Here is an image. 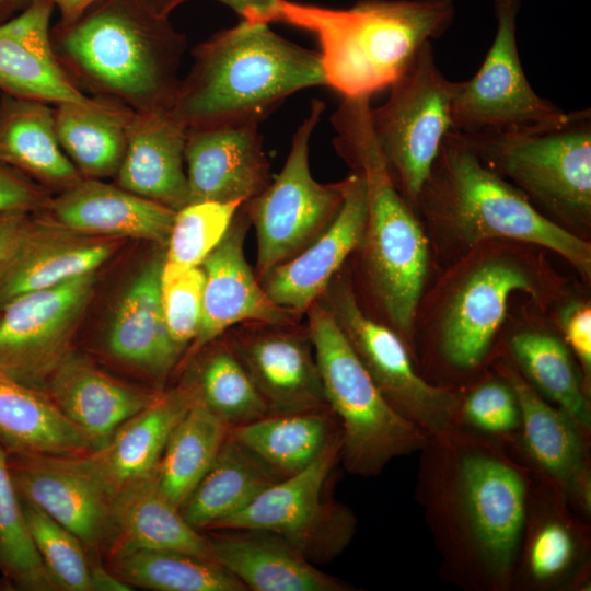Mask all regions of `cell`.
I'll return each instance as SVG.
<instances>
[{
  "instance_id": "obj_32",
  "label": "cell",
  "mask_w": 591,
  "mask_h": 591,
  "mask_svg": "<svg viewBox=\"0 0 591 591\" xmlns=\"http://www.w3.org/2000/svg\"><path fill=\"white\" fill-rule=\"evenodd\" d=\"M0 443L8 454L67 456L94 448L44 391L0 372Z\"/></svg>"
},
{
  "instance_id": "obj_27",
  "label": "cell",
  "mask_w": 591,
  "mask_h": 591,
  "mask_svg": "<svg viewBox=\"0 0 591 591\" xmlns=\"http://www.w3.org/2000/svg\"><path fill=\"white\" fill-rule=\"evenodd\" d=\"M45 392L94 448L161 394L127 385L73 351L51 372Z\"/></svg>"
},
{
  "instance_id": "obj_40",
  "label": "cell",
  "mask_w": 591,
  "mask_h": 591,
  "mask_svg": "<svg viewBox=\"0 0 591 591\" xmlns=\"http://www.w3.org/2000/svg\"><path fill=\"white\" fill-rule=\"evenodd\" d=\"M192 383L198 399L229 428L268 415L264 399L231 348L209 352Z\"/></svg>"
},
{
  "instance_id": "obj_48",
  "label": "cell",
  "mask_w": 591,
  "mask_h": 591,
  "mask_svg": "<svg viewBox=\"0 0 591 591\" xmlns=\"http://www.w3.org/2000/svg\"><path fill=\"white\" fill-rule=\"evenodd\" d=\"M33 213L26 210L0 212V281L16 258L32 230Z\"/></svg>"
},
{
  "instance_id": "obj_26",
  "label": "cell",
  "mask_w": 591,
  "mask_h": 591,
  "mask_svg": "<svg viewBox=\"0 0 591 591\" xmlns=\"http://www.w3.org/2000/svg\"><path fill=\"white\" fill-rule=\"evenodd\" d=\"M164 258L154 257L131 280L120 298L107 334V349L119 362L162 382L183 348L172 339L160 299Z\"/></svg>"
},
{
  "instance_id": "obj_47",
  "label": "cell",
  "mask_w": 591,
  "mask_h": 591,
  "mask_svg": "<svg viewBox=\"0 0 591 591\" xmlns=\"http://www.w3.org/2000/svg\"><path fill=\"white\" fill-rule=\"evenodd\" d=\"M561 327L565 339L578 357L586 384L591 375V309L588 303L577 302L561 313Z\"/></svg>"
},
{
  "instance_id": "obj_24",
  "label": "cell",
  "mask_w": 591,
  "mask_h": 591,
  "mask_svg": "<svg viewBox=\"0 0 591 591\" xmlns=\"http://www.w3.org/2000/svg\"><path fill=\"white\" fill-rule=\"evenodd\" d=\"M499 370L519 405L525 451L563 490L590 511L587 434L566 413L546 403L518 369L503 363Z\"/></svg>"
},
{
  "instance_id": "obj_12",
  "label": "cell",
  "mask_w": 591,
  "mask_h": 591,
  "mask_svg": "<svg viewBox=\"0 0 591 591\" xmlns=\"http://www.w3.org/2000/svg\"><path fill=\"white\" fill-rule=\"evenodd\" d=\"M520 7V0H494V42L472 78L453 81L452 130L530 132L568 118L569 113L533 90L523 71L517 43Z\"/></svg>"
},
{
  "instance_id": "obj_50",
  "label": "cell",
  "mask_w": 591,
  "mask_h": 591,
  "mask_svg": "<svg viewBox=\"0 0 591 591\" xmlns=\"http://www.w3.org/2000/svg\"><path fill=\"white\" fill-rule=\"evenodd\" d=\"M91 591H129L130 584L100 564L90 565Z\"/></svg>"
},
{
  "instance_id": "obj_16",
  "label": "cell",
  "mask_w": 591,
  "mask_h": 591,
  "mask_svg": "<svg viewBox=\"0 0 591 591\" xmlns=\"http://www.w3.org/2000/svg\"><path fill=\"white\" fill-rule=\"evenodd\" d=\"M344 183L341 206L326 229L262 279L267 296L290 314L306 313L348 255L362 245L368 218L366 184L355 171Z\"/></svg>"
},
{
  "instance_id": "obj_9",
  "label": "cell",
  "mask_w": 591,
  "mask_h": 591,
  "mask_svg": "<svg viewBox=\"0 0 591 591\" xmlns=\"http://www.w3.org/2000/svg\"><path fill=\"white\" fill-rule=\"evenodd\" d=\"M340 450L341 437L331 442L305 468L268 486L246 507L211 530L268 532L281 537L313 564L331 561L348 546L356 528L350 510L325 496Z\"/></svg>"
},
{
  "instance_id": "obj_19",
  "label": "cell",
  "mask_w": 591,
  "mask_h": 591,
  "mask_svg": "<svg viewBox=\"0 0 591 591\" xmlns=\"http://www.w3.org/2000/svg\"><path fill=\"white\" fill-rule=\"evenodd\" d=\"M514 291L535 294L531 275L514 262L488 260L468 274L451 299L441 326V347L450 363L471 369L483 360Z\"/></svg>"
},
{
  "instance_id": "obj_31",
  "label": "cell",
  "mask_w": 591,
  "mask_h": 591,
  "mask_svg": "<svg viewBox=\"0 0 591 591\" xmlns=\"http://www.w3.org/2000/svg\"><path fill=\"white\" fill-rule=\"evenodd\" d=\"M0 163L57 192L83 178L58 141L54 107L5 93L0 94Z\"/></svg>"
},
{
  "instance_id": "obj_1",
  "label": "cell",
  "mask_w": 591,
  "mask_h": 591,
  "mask_svg": "<svg viewBox=\"0 0 591 591\" xmlns=\"http://www.w3.org/2000/svg\"><path fill=\"white\" fill-rule=\"evenodd\" d=\"M62 67L86 95L134 112L170 111L187 42L147 0H99L50 30Z\"/></svg>"
},
{
  "instance_id": "obj_10",
  "label": "cell",
  "mask_w": 591,
  "mask_h": 591,
  "mask_svg": "<svg viewBox=\"0 0 591 591\" xmlns=\"http://www.w3.org/2000/svg\"><path fill=\"white\" fill-rule=\"evenodd\" d=\"M324 108L323 102H312L309 115L293 135L280 173L245 202L256 231V270L260 280L315 240L341 206L344 181L318 183L309 165L310 138Z\"/></svg>"
},
{
  "instance_id": "obj_41",
  "label": "cell",
  "mask_w": 591,
  "mask_h": 591,
  "mask_svg": "<svg viewBox=\"0 0 591 591\" xmlns=\"http://www.w3.org/2000/svg\"><path fill=\"white\" fill-rule=\"evenodd\" d=\"M243 205L239 201H197L178 209L167 240L165 264L200 266L222 240Z\"/></svg>"
},
{
  "instance_id": "obj_25",
  "label": "cell",
  "mask_w": 591,
  "mask_h": 591,
  "mask_svg": "<svg viewBox=\"0 0 591 591\" xmlns=\"http://www.w3.org/2000/svg\"><path fill=\"white\" fill-rule=\"evenodd\" d=\"M186 135L187 129L170 111L134 112L115 184L175 211L188 205Z\"/></svg>"
},
{
  "instance_id": "obj_2",
  "label": "cell",
  "mask_w": 591,
  "mask_h": 591,
  "mask_svg": "<svg viewBox=\"0 0 591 591\" xmlns=\"http://www.w3.org/2000/svg\"><path fill=\"white\" fill-rule=\"evenodd\" d=\"M170 109L187 129L257 123L291 94L326 85L320 54L266 23L221 30L196 45Z\"/></svg>"
},
{
  "instance_id": "obj_23",
  "label": "cell",
  "mask_w": 591,
  "mask_h": 591,
  "mask_svg": "<svg viewBox=\"0 0 591 591\" xmlns=\"http://www.w3.org/2000/svg\"><path fill=\"white\" fill-rule=\"evenodd\" d=\"M268 415L329 409L310 334L271 331L232 341Z\"/></svg>"
},
{
  "instance_id": "obj_4",
  "label": "cell",
  "mask_w": 591,
  "mask_h": 591,
  "mask_svg": "<svg viewBox=\"0 0 591 591\" xmlns=\"http://www.w3.org/2000/svg\"><path fill=\"white\" fill-rule=\"evenodd\" d=\"M370 108V97H344L331 119L334 146L366 184L362 245L371 283L390 321L408 335L427 274L428 244L376 143Z\"/></svg>"
},
{
  "instance_id": "obj_49",
  "label": "cell",
  "mask_w": 591,
  "mask_h": 591,
  "mask_svg": "<svg viewBox=\"0 0 591 591\" xmlns=\"http://www.w3.org/2000/svg\"><path fill=\"white\" fill-rule=\"evenodd\" d=\"M192 0H176V7ZM231 8L241 21L247 23H271L279 0H212Z\"/></svg>"
},
{
  "instance_id": "obj_14",
  "label": "cell",
  "mask_w": 591,
  "mask_h": 591,
  "mask_svg": "<svg viewBox=\"0 0 591 591\" xmlns=\"http://www.w3.org/2000/svg\"><path fill=\"white\" fill-rule=\"evenodd\" d=\"M95 273L23 293L0 311V372L45 392L93 297Z\"/></svg>"
},
{
  "instance_id": "obj_11",
  "label": "cell",
  "mask_w": 591,
  "mask_h": 591,
  "mask_svg": "<svg viewBox=\"0 0 591 591\" xmlns=\"http://www.w3.org/2000/svg\"><path fill=\"white\" fill-rule=\"evenodd\" d=\"M334 316L357 357L389 404L433 441L456 432L461 402L419 376L401 337L359 306L345 281L335 280L317 300Z\"/></svg>"
},
{
  "instance_id": "obj_18",
  "label": "cell",
  "mask_w": 591,
  "mask_h": 591,
  "mask_svg": "<svg viewBox=\"0 0 591 591\" xmlns=\"http://www.w3.org/2000/svg\"><path fill=\"white\" fill-rule=\"evenodd\" d=\"M8 464L22 500L72 532L88 552L111 547L115 536L112 497L97 485L56 456L8 454Z\"/></svg>"
},
{
  "instance_id": "obj_34",
  "label": "cell",
  "mask_w": 591,
  "mask_h": 591,
  "mask_svg": "<svg viewBox=\"0 0 591 591\" xmlns=\"http://www.w3.org/2000/svg\"><path fill=\"white\" fill-rule=\"evenodd\" d=\"M134 111L113 101L54 106L58 141L86 178L115 177L123 162Z\"/></svg>"
},
{
  "instance_id": "obj_42",
  "label": "cell",
  "mask_w": 591,
  "mask_h": 591,
  "mask_svg": "<svg viewBox=\"0 0 591 591\" xmlns=\"http://www.w3.org/2000/svg\"><path fill=\"white\" fill-rule=\"evenodd\" d=\"M21 502L35 548L59 589L91 591L90 564L82 542L36 506Z\"/></svg>"
},
{
  "instance_id": "obj_5",
  "label": "cell",
  "mask_w": 591,
  "mask_h": 591,
  "mask_svg": "<svg viewBox=\"0 0 591 591\" xmlns=\"http://www.w3.org/2000/svg\"><path fill=\"white\" fill-rule=\"evenodd\" d=\"M417 205L465 243L500 237L537 244L565 257L584 277L590 276V244L545 217L451 131Z\"/></svg>"
},
{
  "instance_id": "obj_13",
  "label": "cell",
  "mask_w": 591,
  "mask_h": 591,
  "mask_svg": "<svg viewBox=\"0 0 591 591\" xmlns=\"http://www.w3.org/2000/svg\"><path fill=\"white\" fill-rule=\"evenodd\" d=\"M455 521L488 572L507 576L525 523L526 483L507 459L487 449L461 451L454 467Z\"/></svg>"
},
{
  "instance_id": "obj_22",
  "label": "cell",
  "mask_w": 591,
  "mask_h": 591,
  "mask_svg": "<svg viewBox=\"0 0 591 591\" xmlns=\"http://www.w3.org/2000/svg\"><path fill=\"white\" fill-rule=\"evenodd\" d=\"M36 212L70 231L167 243L176 211L117 184L83 177Z\"/></svg>"
},
{
  "instance_id": "obj_6",
  "label": "cell",
  "mask_w": 591,
  "mask_h": 591,
  "mask_svg": "<svg viewBox=\"0 0 591 591\" xmlns=\"http://www.w3.org/2000/svg\"><path fill=\"white\" fill-rule=\"evenodd\" d=\"M306 313L325 398L339 422L346 470L376 475L394 457L428 445V436L384 398L332 313L320 301Z\"/></svg>"
},
{
  "instance_id": "obj_38",
  "label": "cell",
  "mask_w": 591,
  "mask_h": 591,
  "mask_svg": "<svg viewBox=\"0 0 591 591\" xmlns=\"http://www.w3.org/2000/svg\"><path fill=\"white\" fill-rule=\"evenodd\" d=\"M511 349L530 381L587 434L591 409L567 347L556 337L540 332H521Z\"/></svg>"
},
{
  "instance_id": "obj_33",
  "label": "cell",
  "mask_w": 591,
  "mask_h": 591,
  "mask_svg": "<svg viewBox=\"0 0 591 591\" xmlns=\"http://www.w3.org/2000/svg\"><path fill=\"white\" fill-rule=\"evenodd\" d=\"M283 477L228 433L181 512L198 531L211 530Z\"/></svg>"
},
{
  "instance_id": "obj_29",
  "label": "cell",
  "mask_w": 591,
  "mask_h": 591,
  "mask_svg": "<svg viewBox=\"0 0 591 591\" xmlns=\"http://www.w3.org/2000/svg\"><path fill=\"white\" fill-rule=\"evenodd\" d=\"M115 239L80 234L42 216L0 281V311L12 299L95 273L116 248Z\"/></svg>"
},
{
  "instance_id": "obj_44",
  "label": "cell",
  "mask_w": 591,
  "mask_h": 591,
  "mask_svg": "<svg viewBox=\"0 0 591 591\" xmlns=\"http://www.w3.org/2000/svg\"><path fill=\"white\" fill-rule=\"evenodd\" d=\"M460 418L491 433H507L521 426L519 405L507 382H487L476 387L461 404Z\"/></svg>"
},
{
  "instance_id": "obj_8",
  "label": "cell",
  "mask_w": 591,
  "mask_h": 591,
  "mask_svg": "<svg viewBox=\"0 0 591 591\" xmlns=\"http://www.w3.org/2000/svg\"><path fill=\"white\" fill-rule=\"evenodd\" d=\"M452 88L453 81L440 71L428 42L390 86L385 103L370 108L376 143L410 206H417L441 144L452 130Z\"/></svg>"
},
{
  "instance_id": "obj_28",
  "label": "cell",
  "mask_w": 591,
  "mask_h": 591,
  "mask_svg": "<svg viewBox=\"0 0 591 591\" xmlns=\"http://www.w3.org/2000/svg\"><path fill=\"white\" fill-rule=\"evenodd\" d=\"M216 560L247 590L346 591L349 587L311 563L281 537L263 531L211 530Z\"/></svg>"
},
{
  "instance_id": "obj_3",
  "label": "cell",
  "mask_w": 591,
  "mask_h": 591,
  "mask_svg": "<svg viewBox=\"0 0 591 591\" xmlns=\"http://www.w3.org/2000/svg\"><path fill=\"white\" fill-rule=\"evenodd\" d=\"M455 16L453 0H360L346 9L279 0L271 22L312 33L325 83L344 97L390 88Z\"/></svg>"
},
{
  "instance_id": "obj_53",
  "label": "cell",
  "mask_w": 591,
  "mask_h": 591,
  "mask_svg": "<svg viewBox=\"0 0 591 591\" xmlns=\"http://www.w3.org/2000/svg\"><path fill=\"white\" fill-rule=\"evenodd\" d=\"M158 12L170 16L171 12L177 8L176 0H147Z\"/></svg>"
},
{
  "instance_id": "obj_7",
  "label": "cell",
  "mask_w": 591,
  "mask_h": 591,
  "mask_svg": "<svg viewBox=\"0 0 591 591\" xmlns=\"http://www.w3.org/2000/svg\"><path fill=\"white\" fill-rule=\"evenodd\" d=\"M451 132L478 159L510 179L532 202L563 219L591 216V111L569 112L560 125L538 131Z\"/></svg>"
},
{
  "instance_id": "obj_15",
  "label": "cell",
  "mask_w": 591,
  "mask_h": 591,
  "mask_svg": "<svg viewBox=\"0 0 591 591\" xmlns=\"http://www.w3.org/2000/svg\"><path fill=\"white\" fill-rule=\"evenodd\" d=\"M197 399L192 382L161 393L149 406L123 422L101 445L56 456L112 498L127 483L157 470L178 421Z\"/></svg>"
},
{
  "instance_id": "obj_46",
  "label": "cell",
  "mask_w": 591,
  "mask_h": 591,
  "mask_svg": "<svg viewBox=\"0 0 591 591\" xmlns=\"http://www.w3.org/2000/svg\"><path fill=\"white\" fill-rule=\"evenodd\" d=\"M50 198L48 189L15 169L0 163V212L43 209Z\"/></svg>"
},
{
  "instance_id": "obj_36",
  "label": "cell",
  "mask_w": 591,
  "mask_h": 591,
  "mask_svg": "<svg viewBox=\"0 0 591 591\" xmlns=\"http://www.w3.org/2000/svg\"><path fill=\"white\" fill-rule=\"evenodd\" d=\"M229 429L198 397L173 429L157 476L162 493L179 509L211 465Z\"/></svg>"
},
{
  "instance_id": "obj_51",
  "label": "cell",
  "mask_w": 591,
  "mask_h": 591,
  "mask_svg": "<svg viewBox=\"0 0 591 591\" xmlns=\"http://www.w3.org/2000/svg\"><path fill=\"white\" fill-rule=\"evenodd\" d=\"M60 13L58 23L70 24L77 21L99 0H50Z\"/></svg>"
},
{
  "instance_id": "obj_21",
  "label": "cell",
  "mask_w": 591,
  "mask_h": 591,
  "mask_svg": "<svg viewBox=\"0 0 591 591\" xmlns=\"http://www.w3.org/2000/svg\"><path fill=\"white\" fill-rule=\"evenodd\" d=\"M50 0H32L0 24V91L47 104H91L59 61L51 43Z\"/></svg>"
},
{
  "instance_id": "obj_43",
  "label": "cell",
  "mask_w": 591,
  "mask_h": 591,
  "mask_svg": "<svg viewBox=\"0 0 591 591\" xmlns=\"http://www.w3.org/2000/svg\"><path fill=\"white\" fill-rule=\"evenodd\" d=\"M205 274L200 266L163 264L160 299L169 333L179 347L193 341L202 317Z\"/></svg>"
},
{
  "instance_id": "obj_35",
  "label": "cell",
  "mask_w": 591,
  "mask_h": 591,
  "mask_svg": "<svg viewBox=\"0 0 591 591\" xmlns=\"http://www.w3.org/2000/svg\"><path fill=\"white\" fill-rule=\"evenodd\" d=\"M229 433L285 477L305 468L341 437L331 409L266 415L230 428Z\"/></svg>"
},
{
  "instance_id": "obj_20",
  "label": "cell",
  "mask_w": 591,
  "mask_h": 591,
  "mask_svg": "<svg viewBox=\"0 0 591 591\" xmlns=\"http://www.w3.org/2000/svg\"><path fill=\"white\" fill-rule=\"evenodd\" d=\"M244 219L233 220L229 230L205 258L202 317L189 354L195 355L229 327L243 322L268 326L288 325L290 313L278 306L254 276L244 254Z\"/></svg>"
},
{
  "instance_id": "obj_39",
  "label": "cell",
  "mask_w": 591,
  "mask_h": 591,
  "mask_svg": "<svg viewBox=\"0 0 591 591\" xmlns=\"http://www.w3.org/2000/svg\"><path fill=\"white\" fill-rule=\"evenodd\" d=\"M0 572L19 590H60L42 561L30 535L8 454L0 443Z\"/></svg>"
},
{
  "instance_id": "obj_52",
  "label": "cell",
  "mask_w": 591,
  "mask_h": 591,
  "mask_svg": "<svg viewBox=\"0 0 591 591\" xmlns=\"http://www.w3.org/2000/svg\"><path fill=\"white\" fill-rule=\"evenodd\" d=\"M32 0H0V24L24 10Z\"/></svg>"
},
{
  "instance_id": "obj_17",
  "label": "cell",
  "mask_w": 591,
  "mask_h": 591,
  "mask_svg": "<svg viewBox=\"0 0 591 591\" xmlns=\"http://www.w3.org/2000/svg\"><path fill=\"white\" fill-rule=\"evenodd\" d=\"M189 202L245 204L270 182L257 123L187 130Z\"/></svg>"
},
{
  "instance_id": "obj_30",
  "label": "cell",
  "mask_w": 591,
  "mask_h": 591,
  "mask_svg": "<svg viewBox=\"0 0 591 591\" xmlns=\"http://www.w3.org/2000/svg\"><path fill=\"white\" fill-rule=\"evenodd\" d=\"M112 512L115 536L111 556L132 549H161L218 563L208 536L193 528L162 493L157 470L123 486L112 498Z\"/></svg>"
},
{
  "instance_id": "obj_45",
  "label": "cell",
  "mask_w": 591,
  "mask_h": 591,
  "mask_svg": "<svg viewBox=\"0 0 591 591\" xmlns=\"http://www.w3.org/2000/svg\"><path fill=\"white\" fill-rule=\"evenodd\" d=\"M575 543L566 525L544 523L534 534L529 547L528 564L537 580L557 577L572 560Z\"/></svg>"
},
{
  "instance_id": "obj_37",
  "label": "cell",
  "mask_w": 591,
  "mask_h": 591,
  "mask_svg": "<svg viewBox=\"0 0 591 591\" xmlns=\"http://www.w3.org/2000/svg\"><path fill=\"white\" fill-rule=\"evenodd\" d=\"M111 558V570L130 586L155 591L247 590L220 564L186 553L132 549Z\"/></svg>"
}]
</instances>
